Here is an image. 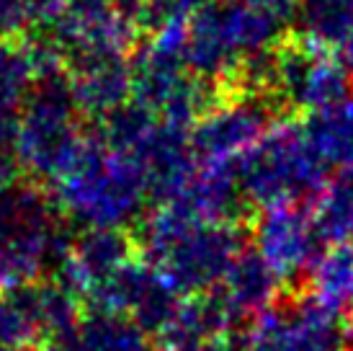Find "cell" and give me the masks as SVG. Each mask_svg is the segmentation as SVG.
I'll return each instance as SVG.
<instances>
[{"mask_svg":"<svg viewBox=\"0 0 353 351\" xmlns=\"http://www.w3.org/2000/svg\"><path fill=\"white\" fill-rule=\"evenodd\" d=\"M248 230L250 227L240 222L196 225L160 258V274L181 294L209 292L225 282L232 261L245 251Z\"/></svg>","mask_w":353,"mask_h":351,"instance_id":"cell-3","label":"cell"},{"mask_svg":"<svg viewBox=\"0 0 353 351\" xmlns=\"http://www.w3.org/2000/svg\"><path fill=\"white\" fill-rule=\"evenodd\" d=\"M281 279L274 272V266L265 261L255 248H245L237 256L225 282L219 284V290L225 292L230 305L237 310L240 318L258 315L268 305H274L281 294Z\"/></svg>","mask_w":353,"mask_h":351,"instance_id":"cell-6","label":"cell"},{"mask_svg":"<svg viewBox=\"0 0 353 351\" xmlns=\"http://www.w3.org/2000/svg\"><path fill=\"white\" fill-rule=\"evenodd\" d=\"M299 34L325 47H341L353 29V0H302L299 3Z\"/></svg>","mask_w":353,"mask_h":351,"instance_id":"cell-11","label":"cell"},{"mask_svg":"<svg viewBox=\"0 0 353 351\" xmlns=\"http://www.w3.org/2000/svg\"><path fill=\"white\" fill-rule=\"evenodd\" d=\"M142 331L145 328L139 323H127L106 310L85 325L80 336V351H155Z\"/></svg>","mask_w":353,"mask_h":351,"instance_id":"cell-12","label":"cell"},{"mask_svg":"<svg viewBox=\"0 0 353 351\" xmlns=\"http://www.w3.org/2000/svg\"><path fill=\"white\" fill-rule=\"evenodd\" d=\"M307 292L338 312L353 307V243L330 245L307 274Z\"/></svg>","mask_w":353,"mask_h":351,"instance_id":"cell-9","label":"cell"},{"mask_svg":"<svg viewBox=\"0 0 353 351\" xmlns=\"http://www.w3.org/2000/svg\"><path fill=\"white\" fill-rule=\"evenodd\" d=\"M312 222L323 245L353 243V189L330 178L312 202Z\"/></svg>","mask_w":353,"mask_h":351,"instance_id":"cell-10","label":"cell"},{"mask_svg":"<svg viewBox=\"0 0 353 351\" xmlns=\"http://www.w3.org/2000/svg\"><path fill=\"white\" fill-rule=\"evenodd\" d=\"M307 142L327 168L353 163V96L299 117Z\"/></svg>","mask_w":353,"mask_h":351,"instance_id":"cell-7","label":"cell"},{"mask_svg":"<svg viewBox=\"0 0 353 351\" xmlns=\"http://www.w3.org/2000/svg\"><path fill=\"white\" fill-rule=\"evenodd\" d=\"M335 178H338V181H343L345 186H351V189H353V163H348V166L341 168Z\"/></svg>","mask_w":353,"mask_h":351,"instance_id":"cell-14","label":"cell"},{"mask_svg":"<svg viewBox=\"0 0 353 351\" xmlns=\"http://www.w3.org/2000/svg\"><path fill=\"white\" fill-rule=\"evenodd\" d=\"M338 57H341V62H343L345 68L353 73V29L348 31V37L341 41V47H338Z\"/></svg>","mask_w":353,"mask_h":351,"instance_id":"cell-13","label":"cell"},{"mask_svg":"<svg viewBox=\"0 0 353 351\" xmlns=\"http://www.w3.org/2000/svg\"><path fill=\"white\" fill-rule=\"evenodd\" d=\"M351 328L343 312L323 305L307 287L281 292L274 305L255 315L245 339L248 351H343Z\"/></svg>","mask_w":353,"mask_h":351,"instance_id":"cell-2","label":"cell"},{"mask_svg":"<svg viewBox=\"0 0 353 351\" xmlns=\"http://www.w3.org/2000/svg\"><path fill=\"white\" fill-rule=\"evenodd\" d=\"M235 171L243 194L255 209L302 202L310 205L330 181V168L314 153L299 117H286L250 150L235 155Z\"/></svg>","mask_w":353,"mask_h":351,"instance_id":"cell-1","label":"cell"},{"mask_svg":"<svg viewBox=\"0 0 353 351\" xmlns=\"http://www.w3.org/2000/svg\"><path fill=\"white\" fill-rule=\"evenodd\" d=\"M353 93V73L345 68L341 57H335L333 49L323 52L307 70L304 80L292 96V111L294 117L320 111L343 101Z\"/></svg>","mask_w":353,"mask_h":351,"instance_id":"cell-8","label":"cell"},{"mask_svg":"<svg viewBox=\"0 0 353 351\" xmlns=\"http://www.w3.org/2000/svg\"><path fill=\"white\" fill-rule=\"evenodd\" d=\"M255 251L274 266L279 279L292 290L307 287V274L314 258L323 254V240L312 222V207L302 202L258 209L253 220Z\"/></svg>","mask_w":353,"mask_h":351,"instance_id":"cell-5","label":"cell"},{"mask_svg":"<svg viewBox=\"0 0 353 351\" xmlns=\"http://www.w3.org/2000/svg\"><path fill=\"white\" fill-rule=\"evenodd\" d=\"M286 117L292 114L274 93L243 91L199 119L188 140L204 160H227L258 145Z\"/></svg>","mask_w":353,"mask_h":351,"instance_id":"cell-4","label":"cell"}]
</instances>
